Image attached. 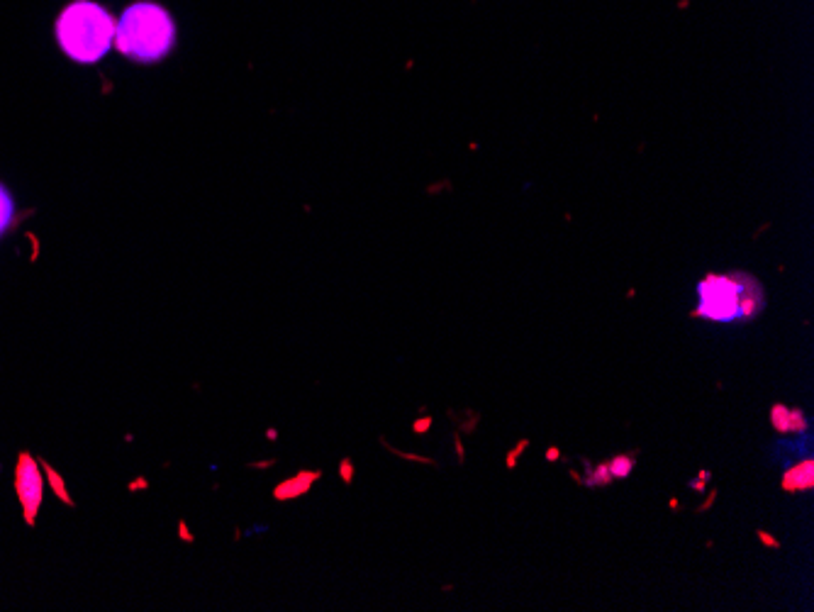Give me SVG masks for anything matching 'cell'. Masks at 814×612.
Returning <instances> with one entry per match:
<instances>
[{
  "label": "cell",
  "instance_id": "cell-1",
  "mask_svg": "<svg viewBox=\"0 0 814 612\" xmlns=\"http://www.w3.org/2000/svg\"><path fill=\"white\" fill-rule=\"evenodd\" d=\"M117 20L93 0H73L59 13L54 34L71 61L98 64L115 44Z\"/></svg>",
  "mask_w": 814,
  "mask_h": 612
},
{
  "label": "cell",
  "instance_id": "cell-2",
  "mask_svg": "<svg viewBox=\"0 0 814 612\" xmlns=\"http://www.w3.org/2000/svg\"><path fill=\"white\" fill-rule=\"evenodd\" d=\"M174 17L156 3H132L117 20L115 47L132 61H161L174 49Z\"/></svg>",
  "mask_w": 814,
  "mask_h": 612
},
{
  "label": "cell",
  "instance_id": "cell-3",
  "mask_svg": "<svg viewBox=\"0 0 814 612\" xmlns=\"http://www.w3.org/2000/svg\"><path fill=\"white\" fill-rule=\"evenodd\" d=\"M748 274H709L704 281L698 283L700 303L690 313V318H704L712 322H732L739 315V303H741L744 288H746Z\"/></svg>",
  "mask_w": 814,
  "mask_h": 612
},
{
  "label": "cell",
  "instance_id": "cell-4",
  "mask_svg": "<svg viewBox=\"0 0 814 612\" xmlns=\"http://www.w3.org/2000/svg\"><path fill=\"white\" fill-rule=\"evenodd\" d=\"M17 495L22 500L27 517L32 520L34 512H37V505L42 502V476H39L32 458L27 456H22V461L17 463Z\"/></svg>",
  "mask_w": 814,
  "mask_h": 612
},
{
  "label": "cell",
  "instance_id": "cell-5",
  "mask_svg": "<svg viewBox=\"0 0 814 612\" xmlns=\"http://www.w3.org/2000/svg\"><path fill=\"white\" fill-rule=\"evenodd\" d=\"M783 491L785 493H807L812 491L814 486V461L812 458H802L800 463L790 466L785 473H783L781 481Z\"/></svg>",
  "mask_w": 814,
  "mask_h": 612
},
{
  "label": "cell",
  "instance_id": "cell-6",
  "mask_svg": "<svg viewBox=\"0 0 814 612\" xmlns=\"http://www.w3.org/2000/svg\"><path fill=\"white\" fill-rule=\"evenodd\" d=\"M580 461H583V466H585V476H583L585 488H605L615 481L610 468H608V461L593 463V461H588V458H580Z\"/></svg>",
  "mask_w": 814,
  "mask_h": 612
},
{
  "label": "cell",
  "instance_id": "cell-7",
  "mask_svg": "<svg viewBox=\"0 0 814 612\" xmlns=\"http://www.w3.org/2000/svg\"><path fill=\"white\" fill-rule=\"evenodd\" d=\"M15 198L13 193L8 191V186L0 181V239H3L5 234H8V230L13 227L15 222Z\"/></svg>",
  "mask_w": 814,
  "mask_h": 612
},
{
  "label": "cell",
  "instance_id": "cell-8",
  "mask_svg": "<svg viewBox=\"0 0 814 612\" xmlns=\"http://www.w3.org/2000/svg\"><path fill=\"white\" fill-rule=\"evenodd\" d=\"M636 466V454H615V456L608 461V468L615 481H624V478L631 476Z\"/></svg>",
  "mask_w": 814,
  "mask_h": 612
},
{
  "label": "cell",
  "instance_id": "cell-9",
  "mask_svg": "<svg viewBox=\"0 0 814 612\" xmlns=\"http://www.w3.org/2000/svg\"><path fill=\"white\" fill-rule=\"evenodd\" d=\"M810 429V422H807V415L802 408H790L787 412V434H805Z\"/></svg>",
  "mask_w": 814,
  "mask_h": 612
},
{
  "label": "cell",
  "instance_id": "cell-10",
  "mask_svg": "<svg viewBox=\"0 0 814 612\" xmlns=\"http://www.w3.org/2000/svg\"><path fill=\"white\" fill-rule=\"evenodd\" d=\"M787 412H790V408L783 405V403H773L771 405V424L778 434H787Z\"/></svg>",
  "mask_w": 814,
  "mask_h": 612
},
{
  "label": "cell",
  "instance_id": "cell-11",
  "mask_svg": "<svg viewBox=\"0 0 814 612\" xmlns=\"http://www.w3.org/2000/svg\"><path fill=\"white\" fill-rule=\"evenodd\" d=\"M529 437H522L520 442L515 444V447L510 449V451H507V456H505V466H507V471H512V468H517V461H520V456L522 454L527 451V449H529Z\"/></svg>",
  "mask_w": 814,
  "mask_h": 612
},
{
  "label": "cell",
  "instance_id": "cell-12",
  "mask_svg": "<svg viewBox=\"0 0 814 612\" xmlns=\"http://www.w3.org/2000/svg\"><path fill=\"white\" fill-rule=\"evenodd\" d=\"M704 493H707V495H704V500L700 502L698 507H695V512H700V515H702V512H709V510H712V505L717 502V498H719V491H717V488H707Z\"/></svg>",
  "mask_w": 814,
  "mask_h": 612
},
{
  "label": "cell",
  "instance_id": "cell-13",
  "mask_svg": "<svg viewBox=\"0 0 814 612\" xmlns=\"http://www.w3.org/2000/svg\"><path fill=\"white\" fill-rule=\"evenodd\" d=\"M756 539L761 542L766 549H781V539H778V537H773L768 530H756Z\"/></svg>",
  "mask_w": 814,
  "mask_h": 612
},
{
  "label": "cell",
  "instance_id": "cell-14",
  "mask_svg": "<svg viewBox=\"0 0 814 612\" xmlns=\"http://www.w3.org/2000/svg\"><path fill=\"white\" fill-rule=\"evenodd\" d=\"M546 461H551V463H556V461H561V456H564V454H561V449L559 447H554V444H551V447H546Z\"/></svg>",
  "mask_w": 814,
  "mask_h": 612
},
{
  "label": "cell",
  "instance_id": "cell-15",
  "mask_svg": "<svg viewBox=\"0 0 814 612\" xmlns=\"http://www.w3.org/2000/svg\"><path fill=\"white\" fill-rule=\"evenodd\" d=\"M688 488L693 493H704L707 491V483L702 481V478H693V481H688Z\"/></svg>",
  "mask_w": 814,
  "mask_h": 612
},
{
  "label": "cell",
  "instance_id": "cell-16",
  "mask_svg": "<svg viewBox=\"0 0 814 612\" xmlns=\"http://www.w3.org/2000/svg\"><path fill=\"white\" fill-rule=\"evenodd\" d=\"M342 478H344V481H352V478H354V466L349 461L342 463Z\"/></svg>",
  "mask_w": 814,
  "mask_h": 612
},
{
  "label": "cell",
  "instance_id": "cell-17",
  "mask_svg": "<svg viewBox=\"0 0 814 612\" xmlns=\"http://www.w3.org/2000/svg\"><path fill=\"white\" fill-rule=\"evenodd\" d=\"M453 444H456V454H458V461H461V463H463V461H466V451H463V444H461V437H458V434H456V437H453Z\"/></svg>",
  "mask_w": 814,
  "mask_h": 612
},
{
  "label": "cell",
  "instance_id": "cell-18",
  "mask_svg": "<svg viewBox=\"0 0 814 612\" xmlns=\"http://www.w3.org/2000/svg\"><path fill=\"white\" fill-rule=\"evenodd\" d=\"M698 478H702L704 483H709V478H712V471H707V468H700V471H698Z\"/></svg>",
  "mask_w": 814,
  "mask_h": 612
},
{
  "label": "cell",
  "instance_id": "cell-19",
  "mask_svg": "<svg viewBox=\"0 0 814 612\" xmlns=\"http://www.w3.org/2000/svg\"><path fill=\"white\" fill-rule=\"evenodd\" d=\"M568 473H571V478H573V481L578 483V486H583V476H580V473H578V468H571Z\"/></svg>",
  "mask_w": 814,
  "mask_h": 612
},
{
  "label": "cell",
  "instance_id": "cell-20",
  "mask_svg": "<svg viewBox=\"0 0 814 612\" xmlns=\"http://www.w3.org/2000/svg\"><path fill=\"white\" fill-rule=\"evenodd\" d=\"M668 507H670V510H673V512H675V510H678V507H680V502H678V498H670V500H668Z\"/></svg>",
  "mask_w": 814,
  "mask_h": 612
},
{
  "label": "cell",
  "instance_id": "cell-21",
  "mask_svg": "<svg viewBox=\"0 0 814 612\" xmlns=\"http://www.w3.org/2000/svg\"><path fill=\"white\" fill-rule=\"evenodd\" d=\"M429 424H432V417H429V419H422V422H417V429L422 432V429H427Z\"/></svg>",
  "mask_w": 814,
  "mask_h": 612
}]
</instances>
